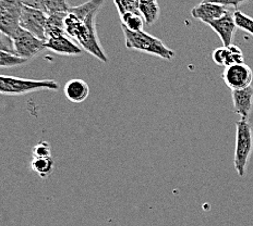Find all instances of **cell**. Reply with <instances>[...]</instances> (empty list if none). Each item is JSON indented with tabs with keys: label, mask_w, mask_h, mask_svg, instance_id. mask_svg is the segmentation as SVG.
Wrapping results in <instances>:
<instances>
[{
	"label": "cell",
	"mask_w": 253,
	"mask_h": 226,
	"mask_svg": "<svg viewBox=\"0 0 253 226\" xmlns=\"http://www.w3.org/2000/svg\"><path fill=\"white\" fill-rule=\"evenodd\" d=\"M139 12L146 25L154 24L160 17L157 0H139Z\"/></svg>",
	"instance_id": "9a60e30c"
},
{
	"label": "cell",
	"mask_w": 253,
	"mask_h": 226,
	"mask_svg": "<svg viewBox=\"0 0 253 226\" xmlns=\"http://www.w3.org/2000/svg\"><path fill=\"white\" fill-rule=\"evenodd\" d=\"M54 159L51 157H33L31 161V169L41 178H47L54 171Z\"/></svg>",
	"instance_id": "2e32d148"
},
{
	"label": "cell",
	"mask_w": 253,
	"mask_h": 226,
	"mask_svg": "<svg viewBox=\"0 0 253 226\" xmlns=\"http://www.w3.org/2000/svg\"><path fill=\"white\" fill-rule=\"evenodd\" d=\"M63 92L68 100L72 103H81L87 99L89 95V87L87 83L80 78H73L68 82Z\"/></svg>",
	"instance_id": "5bb4252c"
},
{
	"label": "cell",
	"mask_w": 253,
	"mask_h": 226,
	"mask_svg": "<svg viewBox=\"0 0 253 226\" xmlns=\"http://www.w3.org/2000/svg\"><path fill=\"white\" fill-rule=\"evenodd\" d=\"M208 25H210L216 32V34L219 36V38L223 41L225 47L233 45V38L237 30L233 13L228 12L224 17L211 21V22L208 23Z\"/></svg>",
	"instance_id": "30bf717a"
},
{
	"label": "cell",
	"mask_w": 253,
	"mask_h": 226,
	"mask_svg": "<svg viewBox=\"0 0 253 226\" xmlns=\"http://www.w3.org/2000/svg\"><path fill=\"white\" fill-rule=\"evenodd\" d=\"M104 3L105 0H88L87 2L82 3L80 6L70 7L68 12L76 15L80 21H84L88 14H91L94 11H99Z\"/></svg>",
	"instance_id": "e0dca14e"
},
{
	"label": "cell",
	"mask_w": 253,
	"mask_h": 226,
	"mask_svg": "<svg viewBox=\"0 0 253 226\" xmlns=\"http://www.w3.org/2000/svg\"><path fill=\"white\" fill-rule=\"evenodd\" d=\"M23 6L39 9L46 13V0H21Z\"/></svg>",
	"instance_id": "484cf974"
},
{
	"label": "cell",
	"mask_w": 253,
	"mask_h": 226,
	"mask_svg": "<svg viewBox=\"0 0 253 226\" xmlns=\"http://www.w3.org/2000/svg\"><path fill=\"white\" fill-rule=\"evenodd\" d=\"M70 6L67 0H46V14L68 12Z\"/></svg>",
	"instance_id": "44dd1931"
},
{
	"label": "cell",
	"mask_w": 253,
	"mask_h": 226,
	"mask_svg": "<svg viewBox=\"0 0 253 226\" xmlns=\"http://www.w3.org/2000/svg\"><path fill=\"white\" fill-rule=\"evenodd\" d=\"M58 91L59 84L54 80H26V78L0 75V94L10 95V96H20V95L44 91Z\"/></svg>",
	"instance_id": "3957f363"
},
{
	"label": "cell",
	"mask_w": 253,
	"mask_h": 226,
	"mask_svg": "<svg viewBox=\"0 0 253 226\" xmlns=\"http://www.w3.org/2000/svg\"><path fill=\"white\" fill-rule=\"evenodd\" d=\"M126 12H139V0H123L121 2V9L118 11L119 17Z\"/></svg>",
	"instance_id": "603a6c76"
},
{
	"label": "cell",
	"mask_w": 253,
	"mask_h": 226,
	"mask_svg": "<svg viewBox=\"0 0 253 226\" xmlns=\"http://www.w3.org/2000/svg\"><path fill=\"white\" fill-rule=\"evenodd\" d=\"M204 2H213L218 3L225 7H234L235 9H238L240 4L250 2L251 0H203Z\"/></svg>",
	"instance_id": "d4e9b609"
},
{
	"label": "cell",
	"mask_w": 253,
	"mask_h": 226,
	"mask_svg": "<svg viewBox=\"0 0 253 226\" xmlns=\"http://www.w3.org/2000/svg\"><path fill=\"white\" fill-rule=\"evenodd\" d=\"M121 30L125 36V46L128 49L154 55L167 61H170L175 58V51L168 48L161 39L145 33L144 31H130L124 25H121Z\"/></svg>",
	"instance_id": "6da1fadb"
},
{
	"label": "cell",
	"mask_w": 253,
	"mask_h": 226,
	"mask_svg": "<svg viewBox=\"0 0 253 226\" xmlns=\"http://www.w3.org/2000/svg\"><path fill=\"white\" fill-rule=\"evenodd\" d=\"M47 14L39 9L22 7L20 15V26L30 32L35 37L46 41Z\"/></svg>",
	"instance_id": "52a82bcc"
},
{
	"label": "cell",
	"mask_w": 253,
	"mask_h": 226,
	"mask_svg": "<svg viewBox=\"0 0 253 226\" xmlns=\"http://www.w3.org/2000/svg\"><path fill=\"white\" fill-rule=\"evenodd\" d=\"M223 80L231 91H236V89L251 86L253 73L250 67L245 65V63H239V65H234L225 67L223 73Z\"/></svg>",
	"instance_id": "ba28073f"
},
{
	"label": "cell",
	"mask_w": 253,
	"mask_h": 226,
	"mask_svg": "<svg viewBox=\"0 0 253 226\" xmlns=\"http://www.w3.org/2000/svg\"><path fill=\"white\" fill-rule=\"evenodd\" d=\"M233 103L235 113L239 114L241 119L248 120L253 106V87L248 86L246 88L233 91Z\"/></svg>",
	"instance_id": "7c38bea8"
},
{
	"label": "cell",
	"mask_w": 253,
	"mask_h": 226,
	"mask_svg": "<svg viewBox=\"0 0 253 226\" xmlns=\"http://www.w3.org/2000/svg\"><path fill=\"white\" fill-rule=\"evenodd\" d=\"M213 60L216 65L225 67L244 63V54L238 46L230 45L228 47H220L213 52Z\"/></svg>",
	"instance_id": "4fadbf2b"
},
{
	"label": "cell",
	"mask_w": 253,
	"mask_h": 226,
	"mask_svg": "<svg viewBox=\"0 0 253 226\" xmlns=\"http://www.w3.org/2000/svg\"><path fill=\"white\" fill-rule=\"evenodd\" d=\"M228 12L229 10L227 9V7L221 6V4L202 1L191 10V15L194 19L202 21L203 23L208 24L211 21L224 17Z\"/></svg>",
	"instance_id": "8fae6325"
},
{
	"label": "cell",
	"mask_w": 253,
	"mask_h": 226,
	"mask_svg": "<svg viewBox=\"0 0 253 226\" xmlns=\"http://www.w3.org/2000/svg\"><path fill=\"white\" fill-rule=\"evenodd\" d=\"M233 15L237 28L244 30L247 33L253 36V19L250 18L249 15L238 11V10H236Z\"/></svg>",
	"instance_id": "d6986e66"
},
{
	"label": "cell",
	"mask_w": 253,
	"mask_h": 226,
	"mask_svg": "<svg viewBox=\"0 0 253 226\" xmlns=\"http://www.w3.org/2000/svg\"><path fill=\"white\" fill-rule=\"evenodd\" d=\"M236 148L234 164L239 176H245L248 161L253 149V136L251 125L248 120L241 119L236 123Z\"/></svg>",
	"instance_id": "277c9868"
},
{
	"label": "cell",
	"mask_w": 253,
	"mask_h": 226,
	"mask_svg": "<svg viewBox=\"0 0 253 226\" xmlns=\"http://www.w3.org/2000/svg\"><path fill=\"white\" fill-rule=\"evenodd\" d=\"M98 11H94L88 14L84 21H81L78 29L75 32L72 40L80 45L83 50L91 54L99 61L107 62L108 58L102 48L99 40L97 38L96 32V15Z\"/></svg>",
	"instance_id": "7a4b0ae2"
},
{
	"label": "cell",
	"mask_w": 253,
	"mask_h": 226,
	"mask_svg": "<svg viewBox=\"0 0 253 226\" xmlns=\"http://www.w3.org/2000/svg\"><path fill=\"white\" fill-rule=\"evenodd\" d=\"M33 157H51V147L47 141H41L32 149Z\"/></svg>",
	"instance_id": "7402d4cb"
},
{
	"label": "cell",
	"mask_w": 253,
	"mask_h": 226,
	"mask_svg": "<svg viewBox=\"0 0 253 226\" xmlns=\"http://www.w3.org/2000/svg\"><path fill=\"white\" fill-rule=\"evenodd\" d=\"M46 49L56 52L58 55L65 56H80L83 54V49L79 47L75 41L70 39L66 34L52 36L46 39Z\"/></svg>",
	"instance_id": "9c48e42d"
},
{
	"label": "cell",
	"mask_w": 253,
	"mask_h": 226,
	"mask_svg": "<svg viewBox=\"0 0 253 226\" xmlns=\"http://www.w3.org/2000/svg\"><path fill=\"white\" fill-rule=\"evenodd\" d=\"M28 61L23 58L18 57L17 55L10 54L6 51H0V67H13L22 65Z\"/></svg>",
	"instance_id": "ffe728a7"
},
{
	"label": "cell",
	"mask_w": 253,
	"mask_h": 226,
	"mask_svg": "<svg viewBox=\"0 0 253 226\" xmlns=\"http://www.w3.org/2000/svg\"><path fill=\"white\" fill-rule=\"evenodd\" d=\"M120 21H121V25H124L126 29L134 32L143 31V26L145 24L142 15L140 13H135V12L124 13L123 15H120Z\"/></svg>",
	"instance_id": "ac0fdd59"
},
{
	"label": "cell",
	"mask_w": 253,
	"mask_h": 226,
	"mask_svg": "<svg viewBox=\"0 0 253 226\" xmlns=\"http://www.w3.org/2000/svg\"><path fill=\"white\" fill-rule=\"evenodd\" d=\"M21 0H0V32L13 37L20 29Z\"/></svg>",
	"instance_id": "8992f818"
},
{
	"label": "cell",
	"mask_w": 253,
	"mask_h": 226,
	"mask_svg": "<svg viewBox=\"0 0 253 226\" xmlns=\"http://www.w3.org/2000/svg\"><path fill=\"white\" fill-rule=\"evenodd\" d=\"M14 54L23 59L29 60L31 58L40 55L42 51L46 49L45 40L35 37L30 32L25 31L20 26L17 33L12 37Z\"/></svg>",
	"instance_id": "5b68a950"
},
{
	"label": "cell",
	"mask_w": 253,
	"mask_h": 226,
	"mask_svg": "<svg viewBox=\"0 0 253 226\" xmlns=\"http://www.w3.org/2000/svg\"><path fill=\"white\" fill-rule=\"evenodd\" d=\"M0 51H6L15 55L12 38L9 37L8 35L1 33V32H0Z\"/></svg>",
	"instance_id": "cb8c5ba5"
}]
</instances>
